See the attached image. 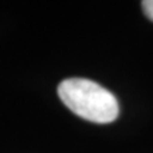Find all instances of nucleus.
<instances>
[{
    "label": "nucleus",
    "mask_w": 153,
    "mask_h": 153,
    "mask_svg": "<svg viewBox=\"0 0 153 153\" xmlns=\"http://www.w3.org/2000/svg\"><path fill=\"white\" fill-rule=\"evenodd\" d=\"M58 97L70 111L95 123L114 122L119 104L106 88L87 78H68L58 85Z\"/></svg>",
    "instance_id": "1"
},
{
    "label": "nucleus",
    "mask_w": 153,
    "mask_h": 153,
    "mask_svg": "<svg viewBox=\"0 0 153 153\" xmlns=\"http://www.w3.org/2000/svg\"><path fill=\"white\" fill-rule=\"evenodd\" d=\"M142 9L145 11V14L148 16L149 20L153 22V0H145V1H142Z\"/></svg>",
    "instance_id": "2"
}]
</instances>
